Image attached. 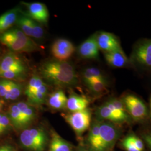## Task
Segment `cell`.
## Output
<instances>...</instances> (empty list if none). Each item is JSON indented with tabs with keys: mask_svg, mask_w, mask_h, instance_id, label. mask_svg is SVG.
Instances as JSON below:
<instances>
[{
	"mask_svg": "<svg viewBox=\"0 0 151 151\" xmlns=\"http://www.w3.org/2000/svg\"><path fill=\"white\" fill-rule=\"evenodd\" d=\"M40 71L45 80L55 86H71L78 82L75 68L67 61L47 62L42 65Z\"/></svg>",
	"mask_w": 151,
	"mask_h": 151,
	"instance_id": "6da1fadb",
	"label": "cell"
},
{
	"mask_svg": "<svg viewBox=\"0 0 151 151\" xmlns=\"http://www.w3.org/2000/svg\"><path fill=\"white\" fill-rule=\"evenodd\" d=\"M0 42L15 52H32L39 49L38 45L19 28L0 34Z\"/></svg>",
	"mask_w": 151,
	"mask_h": 151,
	"instance_id": "7a4b0ae2",
	"label": "cell"
},
{
	"mask_svg": "<svg viewBox=\"0 0 151 151\" xmlns=\"http://www.w3.org/2000/svg\"><path fill=\"white\" fill-rule=\"evenodd\" d=\"M27 68L24 61L14 53L5 54L0 60V77L15 81L25 77Z\"/></svg>",
	"mask_w": 151,
	"mask_h": 151,
	"instance_id": "3957f363",
	"label": "cell"
},
{
	"mask_svg": "<svg viewBox=\"0 0 151 151\" xmlns=\"http://www.w3.org/2000/svg\"><path fill=\"white\" fill-rule=\"evenodd\" d=\"M22 146L30 151H44L48 142V135L41 128L23 130L20 135Z\"/></svg>",
	"mask_w": 151,
	"mask_h": 151,
	"instance_id": "277c9868",
	"label": "cell"
},
{
	"mask_svg": "<svg viewBox=\"0 0 151 151\" xmlns=\"http://www.w3.org/2000/svg\"><path fill=\"white\" fill-rule=\"evenodd\" d=\"M48 92V87L42 77L33 75L27 83L25 90L28 103L40 105L45 103Z\"/></svg>",
	"mask_w": 151,
	"mask_h": 151,
	"instance_id": "5b68a950",
	"label": "cell"
},
{
	"mask_svg": "<svg viewBox=\"0 0 151 151\" xmlns=\"http://www.w3.org/2000/svg\"><path fill=\"white\" fill-rule=\"evenodd\" d=\"M118 128L110 122L100 120V135L93 151H109L113 147L119 135Z\"/></svg>",
	"mask_w": 151,
	"mask_h": 151,
	"instance_id": "8992f818",
	"label": "cell"
},
{
	"mask_svg": "<svg viewBox=\"0 0 151 151\" xmlns=\"http://www.w3.org/2000/svg\"><path fill=\"white\" fill-rule=\"evenodd\" d=\"M64 118L75 131L77 137H80L89 128L91 120L90 109L64 115Z\"/></svg>",
	"mask_w": 151,
	"mask_h": 151,
	"instance_id": "52a82bcc",
	"label": "cell"
},
{
	"mask_svg": "<svg viewBox=\"0 0 151 151\" xmlns=\"http://www.w3.org/2000/svg\"><path fill=\"white\" fill-rule=\"evenodd\" d=\"M132 61L143 68H151V39L137 44L132 54Z\"/></svg>",
	"mask_w": 151,
	"mask_h": 151,
	"instance_id": "ba28073f",
	"label": "cell"
},
{
	"mask_svg": "<svg viewBox=\"0 0 151 151\" xmlns=\"http://www.w3.org/2000/svg\"><path fill=\"white\" fill-rule=\"evenodd\" d=\"M122 101L133 119L139 120L146 117L147 114L146 105L139 97L133 95H128L124 96Z\"/></svg>",
	"mask_w": 151,
	"mask_h": 151,
	"instance_id": "9c48e42d",
	"label": "cell"
},
{
	"mask_svg": "<svg viewBox=\"0 0 151 151\" xmlns=\"http://www.w3.org/2000/svg\"><path fill=\"white\" fill-rule=\"evenodd\" d=\"M75 46L68 40L58 39L52 44L51 51L54 58L60 61L65 62L75 52Z\"/></svg>",
	"mask_w": 151,
	"mask_h": 151,
	"instance_id": "30bf717a",
	"label": "cell"
},
{
	"mask_svg": "<svg viewBox=\"0 0 151 151\" xmlns=\"http://www.w3.org/2000/svg\"><path fill=\"white\" fill-rule=\"evenodd\" d=\"M99 48L105 53L111 52L122 49L118 39L113 34L101 32L96 34Z\"/></svg>",
	"mask_w": 151,
	"mask_h": 151,
	"instance_id": "8fae6325",
	"label": "cell"
},
{
	"mask_svg": "<svg viewBox=\"0 0 151 151\" xmlns=\"http://www.w3.org/2000/svg\"><path fill=\"white\" fill-rule=\"evenodd\" d=\"M27 7V15L40 25L47 24L48 22L49 12L46 5L40 2L25 4Z\"/></svg>",
	"mask_w": 151,
	"mask_h": 151,
	"instance_id": "7c38bea8",
	"label": "cell"
},
{
	"mask_svg": "<svg viewBox=\"0 0 151 151\" xmlns=\"http://www.w3.org/2000/svg\"><path fill=\"white\" fill-rule=\"evenodd\" d=\"M80 56L85 59H97L99 55V48L96 40V34L87 39L78 49Z\"/></svg>",
	"mask_w": 151,
	"mask_h": 151,
	"instance_id": "4fadbf2b",
	"label": "cell"
},
{
	"mask_svg": "<svg viewBox=\"0 0 151 151\" xmlns=\"http://www.w3.org/2000/svg\"><path fill=\"white\" fill-rule=\"evenodd\" d=\"M104 56L108 64L115 68H123L128 65L129 60L122 49L111 52L105 53Z\"/></svg>",
	"mask_w": 151,
	"mask_h": 151,
	"instance_id": "5bb4252c",
	"label": "cell"
},
{
	"mask_svg": "<svg viewBox=\"0 0 151 151\" xmlns=\"http://www.w3.org/2000/svg\"><path fill=\"white\" fill-rule=\"evenodd\" d=\"M20 10L15 8L6 12L0 16V34L7 32L17 22Z\"/></svg>",
	"mask_w": 151,
	"mask_h": 151,
	"instance_id": "9a60e30c",
	"label": "cell"
},
{
	"mask_svg": "<svg viewBox=\"0 0 151 151\" xmlns=\"http://www.w3.org/2000/svg\"><path fill=\"white\" fill-rule=\"evenodd\" d=\"M88 104L89 101L86 98L72 93L67 99L66 108L71 113H74L86 109Z\"/></svg>",
	"mask_w": 151,
	"mask_h": 151,
	"instance_id": "2e32d148",
	"label": "cell"
},
{
	"mask_svg": "<svg viewBox=\"0 0 151 151\" xmlns=\"http://www.w3.org/2000/svg\"><path fill=\"white\" fill-rule=\"evenodd\" d=\"M11 124L16 129H25L27 127L21 110L17 103L10 106L7 113Z\"/></svg>",
	"mask_w": 151,
	"mask_h": 151,
	"instance_id": "e0dca14e",
	"label": "cell"
},
{
	"mask_svg": "<svg viewBox=\"0 0 151 151\" xmlns=\"http://www.w3.org/2000/svg\"><path fill=\"white\" fill-rule=\"evenodd\" d=\"M49 151H72V146L57 132H52Z\"/></svg>",
	"mask_w": 151,
	"mask_h": 151,
	"instance_id": "ac0fdd59",
	"label": "cell"
},
{
	"mask_svg": "<svg viewBox=\"0 0 151 151\" xmlns=\"http://www.w3.org/2000/svg\"><path fill=\"white\" fill-rule=\"evenodd\" d=\"M68 97L62 90H58L53 92L48 98L49 106L55 110H61L66 108Z\"/></svg>",
	"mask_w": 151,
	"mask_h": 151,
	"instance_id": "d6986e66",
	"label": "cell"
},
{
	"mask_svg": "<svg viewBox=\"0 0 151 151\" xmlns=\"http://www.w3.org/2000/svg\"><path fill=\"white\" fill-rule=\"evenodd\" d=\"M35 21L33 20L27 14L21 15L19 16L16 24L19 27L27 37H33V27Z\"/></svg>",
	"mask_w": 151,
	"mask_h": 151,
	"instance_id": "ffe728a7",
	"label": "cell"
},
{
	"mask_svg": "<svg viewBox=\"0 0 151 151\" xmlns=\"http://www.w3.org/2000/svg\"><path fill=\"white\" fill-rule=\"evenodd\" d=\"M23 116L26 127L32 123L36 116V111L32 105L25 102L17 103Z\"/></svg>",
	"mask_w": 151,
	"mask_h": 151,
	"instance_id": "44dd1931",
	"label": "cell"
},
{
	"mask_svg": "<svg viewBox=\"0 0 151 151\" xmlns=\"http://www.w3.org/2000/svg\"><path fill=\"white\" fill-rule=\"evenodd\" d=\"M82 76L86 85L92 82L105 78L102 72L96 67H89L85 69Z\"/></svg>",
	"mask_w": 151,
	"mask_h": 151,
	"instance_id": "7402d4cb",
	"label": "cell"
},
{
	"mask_svg": "<svg viewBox=\"0 0 151 151\" xmlns=\"http://www.w3.org/2000/svg\"><path fill=\"white\" fill-rule=\"evenodd\" d=\"M100 120L97 119L93 121L90 127L87 142L91 151H93L94 150L99 140L100 135Z\"/></svg>",
	"mask_w": 151,
	"mask_h": 151,
	"instance_id": "603a6c76",
	"label": "cell"
},
{
	"mask_svg": "<svg viewBox=\"0 0 151 151\" xmlns=\"http://www.w3.org/2000/svg\"><path fill=\"white\" fill-rule=\"evenodd\" d=\"M7 83L9 86V100H16L22 95L23 91L22 86L21 84L15 81L7 80Z\"/></svg>",
	"mask_w": 151,
	"mask_h": 151,
	"instance_id": "cb8c5ba5",
	"label": "cell"
},
{
	"mask_svg": "<svg viewBox=\"0 0 151 151\" xmlns=\"http://www.w3.org/2000/svg\"><path fill=\"white\" fill-rule=\"evenodd\" d=\"M107 85H108V82L106 81V78H105L103 80H99L91 82L87 84L86 86L87 88L92 93L95 94H99L106 90Z\"/></svg>",
	"mask_w": 151,
	"mask_h": 151,
	"instance_id": "d4e9b609",
	"label": "cell"
},
{
	"mask_svg": "<svg viewBox=\"0 0 151 151\" xmlns=\"http://www.w3.org/2000/svg\"><path fill=\"white\" fill-rule=\"evenodd\" d=\"M11 124L7 115L0 113V132L1 134L10 129Z\"/></svg>",
	"mask_w": 151,
	"mask_h": 151,
	"instance_id": "484cf974",
	"label": "cell"
},
{
	"mask_svg": "<svg viewBox=\"0 0 151 151\" xmlns=\"http://www.w3.org/2000/svg\"><path fill=\"white\" fill-rule=\"evenodd\" d=\"M0 97L9 100V86L7 80H0Z\"/></svg>",
	"mask_w": 151,
	"mask_h": 151,
	"instance_id": "4316f807",
	"label": "cell"
},
{
	"mask_svg": "<svg viewBox=\"0 0 151 151\" xmlns=\"http://www.w3.org/2000/svg\"><path fill=\"white\" fill-rule=\"evenodd\" d=\"M123 146L127 151H140L134 145L130 138L129 135L123 140Z\"/></svg>",
	"mask_w": 151,
	"mask_h": 151,
	"instance_id": "83f0119b",
	"label": "cell"
},
{
	"mask_svg": "<svg viewBox=\"0 0 151 151\" xmlns=\"http://www.w3.org/2000/svg\"><path fill=\"white\" fill-rule=\"evenodd\" d=\"M130 138L135 146V147L140 151H143L144 150V145L142 141L136 136L134 135H130Z\"/></svg>",
	"mask_w": 151,
	"mask_h": 151,
	"instance_id": "f1b7e54d",
	"label": "cell"
},
{
	"mask_svg": "<svg viewBox=\"0 0 151 151\" xmlns=\"http://www.w3.org/2000/svg\"><path fill=\"white\" fill-rule=\"evenodd\" d=\"M0 151H16L15 148L10 145L5 144L0 146Z\"/></svg>",
	"mask_w": 151,
	"mask_h": 151,
	"instance_id": "f546056e",
	"label": "cell"
},
{
	"mask_svg": "<svg viewBox=\"0 0 151 151\" xmlns=\"http://www.w3.org/2000/svg\"><path fill=\"white\" fill-rule=\"evenodd\" d=\"M144 139L147 143V145L151 148V134H146L144 136Z\"/></svg>",
	"mask_w": 151,
	"mask_h": 151,
	"instance_id": "4dcf8cb0",
	"label": "cell"
},
{
	"mask_svg": "<svg viewBox=\"0 0 151 151\" xmlns=\"http://www.w3.org/2000/svg\"><path fill=\"white\" fill-rule=\"evenodd\" d=\"M75 151H87V150L84 146H80L76 149Z\"/></svg>",
	"mask_w": 151,
	"mask_h": 151,
	"instance_id": "1f68e13d",
	"label": "cell"
},
{
	"mask_svg": "<svg viewBox=\"0 0 151 151\" xmlns=\"http://www.w3.org/2000/svg\"><path fill=\"white\" fill-rule=\"evenodd\" d=\"M2 106H3V104L2 103V101L0 100V111L2 109Z\"/></svg>",
	"mask_w": 151,
	"mask_h": 151,
	"instance_id": "d6a6232c",
	"label": "cell"
},
{
	"mask_svg": "<svg viewBox=\"0 0 151 151\" xmlns=\"http://www.w3.org/2000/svg\"><path fill=\"white\" fill-rule=\"evenodd\" d=\"M150 108H151V97L150 100Z\"/></svg>",
	"mask_w": 151,
	"mask_h": 151,
	"instance_id": "836d02e7",
	"label": "cell"
},
{
	"mask_svg": "<svg viewBox=\"0 0 151 151\" xmlns=\"http://www.w3.org/2000/svg\"><path fill=\"white\" fill-rule=\"evenodd\" d=\"M0 134H1V132H0Z\"/></svg>",
	"mask_w": 151,
	"mask_h": 151,
	"instance_id": "e575fe53",
	"label": "cell"
}]
</instances>
